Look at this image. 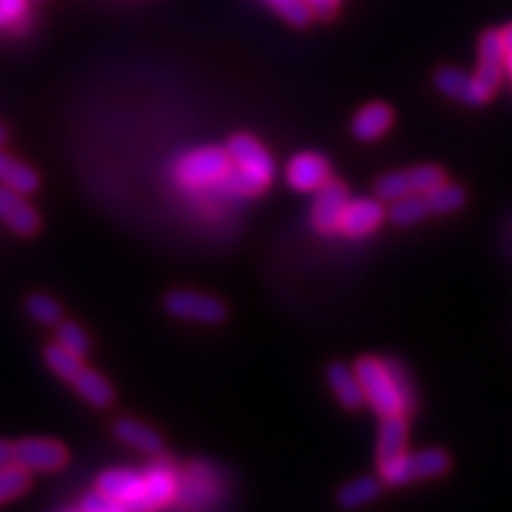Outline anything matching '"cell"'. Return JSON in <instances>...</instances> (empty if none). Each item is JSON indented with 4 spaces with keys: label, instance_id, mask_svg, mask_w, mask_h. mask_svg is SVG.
Returning a JSON list of instances; mask_svg holds the SVG:
<instances>
[{
    "label": "cell",
    "instance_id": "d6986e66",
    "mask_svg": "<svg viewBox=\"0 0 512 512\" xmlns=\"http://www.w3.org/2000/svg\"><path fill=\"white\" fill-rule=\"evenodd\" d=\"M72 387L81 394V399H86L95 408H107L114 401V389L112 384L105 380L100 373L83 366L72 382Z\"/></svg>",
    "mask_w": 512,
    "mask_h": 512
},
{
    "label": "cell",
    "instance_id": "cb8c5ba5",
    "mask_svg": "<svg viewBox=\"0 0 512 512\" xmlns=\"http://www.w3.org/2000/svg\"><path fill=\"white\" fill-rule=\"evenodd\" d=\"M43 358H46L48 368L53 370L57 377H62L64 382H72L76 373L83 368V358L76 356L74 351L64 349L60 342H53L50 347L43 351Z\"/></svg>",
    "mask_w": 512,
    "mask_h": 512
},
{
    "label": "cell",
    "instance_id": "7c38bea8",
    "mask_svg": "<svg viewBox=\"0 0 512 512\" xmlns=\"http://www.w3.org/2000/svg\"><path fill=\"white\" fill-rule=\"evenodd\" d=\"M384 219L382 202L370 200V197H361V200H349L344 207L342 223L339 230L349 238H366V235L375 233Z\"/></svg>",
    "mask_w": 512,
    "mask_h": 512
},
{
    "label": "cell",
    "instance_id": "8d00e7d4",
    "mask_svg": "<svg viewBox=\"0 0 512 512\" xmlns=\"http://www.w3.org/2000/svg\"><path fill=\"white\" fill-rule=\"evenodd\" d=\"M5 140H8V131H5V128L0 126V147H3Z\"/></svg>",
    "mask_w": 512,
    "mask_h": 512
},
{
    "label": "cell",
    "instance_id": "2e32d148",
    "mask_svg": "<svg viewBox=\"0 0 512 512\" xmlns=\"http://www.w3.org/2000/svg\"><path fill=\"white\" fill-rule=\"evenodd\" d=\"M114 434L126 446L136 448V451L145 453V456H159L164 451V441L159 437V432L133 418H119L114 422Z\"/></svg>",
    "mask_w": 512,
    "mask_h": 512
},
{
    "label": "cell",
    "instance_id": "f546056e",
    "mask_svg": "<svg viewBox=\"0 0 512 512\" xmlns=\"http://www.w3.org/2000/svg\"><path fill=\"white\" fill-rule=\"evenodd\" d=\"M408 171H411V176H413L415 192H427L446 181L444 169H439V166H434V164H422V166H415V169H408Z\"/></svg>",
    "mask_w": 512,
    "mask_h": 512
},
{
    "label": "cell",
    "instance_id": "7a4b0ae2",
    "mask_svg": "<svg viewBox=\"0 0 512 512\" xmlns=\"http://www.w3.org/2000/svg\"><path fill=\"white\" fill-rule=\"evenodd\" d=\"M354 370L363 387V394H366V403H370V408L380 418L406 415L411 411V396H408L406 387H403V382H399V375H396V370L389 363L375 356H366L358 358Z\"/></svg>",
    "mask_w": 512,
    "mask_h": 512
},
{
    "label": "cell",
    "instance_id": "74e56055",
    "mask_svg": "<svg viewBox=\"0 0 512 512\" xmlns=\"http://www.w3.org/2000/svg\"><path fill=\"white\" fill-rule=\"evenodd\" d=\"M34 3H41V0H34Z\"/></svg>",
    "mask_w": 512,
    "mask_h": 512
},
{
    "label": "cell",
    "instance_id": "484cf974",
    "mask_svg": "<svg viewBox=\"0 0 512 512\" xmlns=\"http://www.w3.org/2000/svg\"><path fill=\"white\" fill-rule=\"evenodd\" d=\"M24 309H27L29 316L41 325H57L62 320V306L55 297H50V294H29L27 302H24Z\"/></svg>",
    "mask_w": 512,
    "mask_h": 512
},
{
    "label": "cell",
    "instance_id": "d6a6232c",
    "mask_svg": "<svg viewBox=\"0 0 512 512\" xmlns=\"http://www.w3.org/2000/svg\"><path fill=\"white\" fill-rule=\"evenodd\" d=\"M306 5H309L316 19H332L337 15L342 0H306Z\"/></svg>",
    "mask_w": 512,
    "mask_h": 512
},
{
    "label": "cell",
    "instance_id": "4fadbf2b",
    "mask_svg": "<svg viewBox=\"0 0 512 512\" xmlns=\"http://www.w3.org/2000/svg\"><path fill=\"white\" fill-rule=\"evenodd\" d=\"M330 181L328 159L316 155V152H302L287 166V183L299 192H313L320 185Z\"/></svg>",
    "mask_w": 512,
    "mask_h": 512
},
{
    "label": "cell",
    "instance_id": "4316f807",
    "mask_svg": "<svg viewBox=\"0 0 512 512\" xmlns=\"http://www.w3.org/2000/svg\"><path fill=\"white\" fill-rule=\"evenodd\" d=\"M375 192L380 200H387V202H394V200H399V197L413 195L415 185H413L411 171H396V174L382 176L380 181L375 183Z\"/></svg>",
    "mask_w": 512,
    "mask_h": 512
},
{
    "label": "cell",
    "instance_id": "6da1fadb",
    "mask_svg": "<svg viewBox=\"0 0 512 512\" xmlns=\"http://www.w3.org/2000/svg\"><path fill=\"white\" fill-rule=\"evenodd\" d=\"M226 152L233 162V169L221 178V190L238 192V195H259L271 185L275 166L259 140L247 133H238L228 140Z\"/></svg>",
    "mask_w": 512,
    "mask_h": 512
},
{
    "label": "cell",
    "instance_id": "ffe728a7",
    "mask_svg": "<svg viewBox=\"0 0 512 512\" xmlns=\"http://www.w3.org/2000/svg\"><path fill=\"white\" fill-rule=\"evenodd\" d=\"M38 183H41V178H38V174L29 164L0 152V185L22 192V195H29V192L38 188Z\"/></svg>",
    "mask_w": 512,
    "mask_h": 512
},
{
    "label": "cell",
    "instance_id": "3957f363",
    "mask_svg": "<svg viewBox=\"0 0 512 512\" xmlns=\"http://www.w3.org/2000/svg\"><path fill=\"white\" fill-rule=\"evenodd\" d=\"M380 467V477L384 484H411L418 479L441 477L451 467V458L441 448H425L418 453H401L392 460L377 463Z\"/></svg>",
    "mask_w": 512,
    "mask_h": 512
},
{
    "label": "cell",
    "instance_id": "4dcf8cb0",
    "mask_svg": "<svg viewBox=\"0 0 512 512\" xmlns=\"http://www.w3.org/2000/svg\"><path fill=\"white\" fill-rule=\"evenodd\" d=\"M81 510H86V512H117V510H121V505L114 501V498L102 494L100 489H95V491H91V494L83 496Z\"/></svg>",
    "mask_w": 512,
    "mask_h": 512
},
{
    "label": "cell",
    "instance_id": "e575fe53",
    "mask_svg": "<svg viewBox=\"0 0 512 512\" xmlns=\"http://www.w3.org/2000/svg\"><path fill=\"white\" fill-rule=\"evenodd\" d=\"M501 38H503L505 53H508V50H512V24H508V27L501 29Z\"/></svg>",
    "mask_w": 512,
    "mask_h": 512
},
{
    "label": "cell",
    "instance_id": "52a82bcc",
    "mask_svg": "<svg viewBox=\"0 0 512 512\" xmlns=\"http://www.w3.org/2000/svg\"><path fill=\"white\" fill-rule=\"evenodd\" d=\"M15 448V463L29 472H55L67 465V448L50 439H22Z\"/></svg>",
    "mask_w": 512,
    "mask_h": 512
},
{
    "label": "cell",
    "instance_id": "8992f818",
    "mask_svg": "<svg viewBox=\"0 0 512 512\" xmlns=\"http://www.w3.org/2000/svg\"><path fill=\"white\" fill-rule=\"evenodd\" d=\"M347 202H349V190L342 181L330 178L328 183L320 185L316 190V202H313V211H311L313 226H316L318 233L323 235L337 233Z\"/></svg>",
    "mask_w": 512,
    "mask_h": 512
},
{
    "label": "cell",
    "instance_id": "e0dca14e",
    "mask_svg": "<svg viewBox=\"0 0 512 512\" xmlns=\"http://www.w3.org/2000/svg\"><path fill=\"white\" fill-rule=\"evenodd\" d=\"M328 382L337 396V401L344 408H349V411H356V408H361L366 403V394H363L356 370L342 366V363H332L328 368Z\"/></svg>",
    "mask_w": 512,
    "mask_h": 512
},
{
    "label": "cell",
    "instance_id": "d4e9b609",
    "mask_svg": "<svg viewBox=\"0 0 512 512\" xmlns=\"http://www.w3.org/2000/svg\"><path fill=\"white\" fill-rule=\"evenodd\" d=\"M29 484H31L29 470H24L22 465L10 463L0 467V505L12 501V498L22 496L24 491L29 489Z\"/></svg>",
    "mask_w": 512,
    "mask_h": 512
},
{
    "label": "cell",
    "instance_id": "30bf717a",
    "mask_svg": "<svg viewBox=\"0 0 512 512\" xmlns=\"http://www.w3.org/2000/svg\"><path fill=\"white\" fill-rule=\"evenodd\" d=\"M145 477L128 467H117V470H105L98 479V489L102 494L114 498L121 505V510H138L140 496H143Z\"/></svg>",
    "mask_w": 512,
    "mask_h": 512
},
{
    "label": "cell",
    "instance_id": "603a6c76",
    "mask_svg": "<svg viewBox=\"0 0 512 512\" xmlns=\"http://www.w3.org/2000/svg\"><path fill=\"white\" fill-rule=\"evenodd\" d=\"M425 195L427 207H430V214H451V211H458L465 204V192L460 185L441 183L437 188L422 192Z\"/></svg>",
    "mask_w": 512,
    "mask_h": 512
},
{
    "label": "cell",
    "instance_id": "5bb4252c",
    "mask_svg": "<svg viewBox=\"0 0 512 512\" xmlns=\"http://www.w3.org/2000/svg\"><path fill=\"white\" fill-rule=\"evenodd\" d=\"M392 124H394L392 107L384 105V102H370V105L363 107V110L354 117L351 133H354L356 140L373 143V140L382 138L384 133L392 128Z\"/></svg>",
    "mask_w": 512,
    "mask_h": 512
},
{
    "label": "cell",
    "instance_id": "44dd1931",
    "mask_svg": "<svg viewBox=\"0 0 512 512\" xmlns=\"http://www.w3.org/2000/svg\"><path fill=\"white\" fill-rule=\"evenodd\" d=\"M382 494V482L375 477H361L349 482L347 486L339 489L337 501L342 508H361V505L373 503L375 498H380Z\"/></svg>",
    "mask_w": 512,
    "mask_h": 512
},
{
    "label": "cell",
    "instance_id": "ba28073f",
    "mask_svg": "<svg viewBox=\"0 0 512 512\" xmlns=\"http://www.w3.org/2000/svg\"><path fill=\"white\" fill-rule=\"evenodd\" d=\"M434 83H437L441 93L448 95V98L463 102V105L477 107L494 98V91H489L477 76H470L453 67L439 69L437 76H434Z\"/></svg>",
    "mask_w": 512,
    "mask_h": 512
},
{
    "label": "cell",
    "instance_id": "ac0fdd59",
    "mask_svg": "<svg viewBox=\"0 0 512 512\" xmlns=\"http://www.w3.org/2000/svg\"><path fill=\"white\" fill-rule=\"evenodd\" d=\"M408 444V422L403 415H387L382 418L380 437H377V463L392 460L406 453Z\"/></svg>",
    "mask_w": 512,
    "mask_h": 512
},
{
    "label": "cell",
    "instance_id": "1f68e13d",
    "mask_svg": "<svg viewBox=\"0 0 512 512\" xmlns=\"http://www.w3.org/2000/svg\"><path fill=\"white\" fill-rule=\"evenodd\" d=\"M29 0H0V27L15 24L19 17L27 15Z\"/></svg>",
    "mask_w": 512,
    "mask_h": 512
},
{
    "label": "cell",
    "instance_id": "5b68a950",
    "mask_svg": "<svg viewBox=\"0 0 512 512\" xmlns=\"http://www.w3.org/2000/svg\"><path fill=\"white\" fill-rule=\"evenodd\" d=\"M164 309L171 316L183 320H195L204 325H219L226 320L228 309L219 297L195 292V290H174L164 297Z\"/></svg>",
    "mask_w": 512,
    "mask_h": 512
},
{
    "label": "cell",
    "instance_id": "9a60e30c",
    "mask_svg": "<svg viewBox=\"0 0 512 512\" xmlns=\"http://www.w3.org/2000/svg\"><path fill=\"white\" fill-rule=\"evenodd\" d=\"M143 482V496H140L138 510H155L164 508L166 503H171V498L176 496V477L174 472L166 470V467H152L145 472Z\"/></svg>",
    "mask_w": 512,
    "mask_h": 512
},
{
    "label": "cell",
    "instance_id": "83f0119b",
    "mask_svg": "<svg viewBox=\"0 0 512 512\" xmlns=\"http://www.w3.org/2000/svg\"><path fill=\"white\" fill-rule=\"evenodd\" d=\"M55 328H57V342H60L64 349L74 351V354L81 358L91 354V339H88L86 330H83L81 325L72 323V320H60Z\"/></svg>",
    "mask_w": 512,
    "mask_h": 512
},
{
    "label": "cell",
    "instance_id": "7402d4cb",
    "mask_svg": "<svg viewBox=\"0 0 512 512\" xmlns=\"http://www.w3.org/2000/svg\"><path fill=\"white\" fill-rule=\"evenodd\" d=\"M427 216H430V207H427L422 192L399 197V200L392 202V209H389V219H392L394 226H413V223L427 219Z\"/></svg>",
    "mask_w": 512,
    "mask_h": 512
},
{
    "label": "cell",
    "instance_id": "277c9868",
    "mask_svg": "<svg viewBox=\"0 0 512 512\" xmlns=\"http://www.w3.org/2000/svg\"><path fill=\"white\" fill-rule=\"evenodd\" d=\"M230 169H233V162L226 150L204 147V150L190 152L178 162L176 176L185 188H207V185H219Z\"/></svg>",
    "mask_w": 512,
    "mask_h": 512
},
{
    "label": "cell",
    "instance_id": "8fae6325",
    "mask_svg": "<svg viewBox=\"0 0 512 512\" xmlns=\"http://www.w3.org/2000/svg\"><path fill=\"white\" fill-rule=\"evenodd\" d=\"M505 72V46L501 31H484L482 38H479V67L475 76L484 83L489 91H498L503 81Z\"/></svg>",
    "mask_w": 512,
    "mask_h": 512
},
{
    "label": "cell",
    "instance_id": "f1b7e54d",
    "mask_svg": "<svg viewBox=\"0 0 512 512\" xmlns=\"http://www.w3.org/2000/svg\"><path fill=\"white\" fill-rule=\"evenodd\" d=\"M266 3L292 27L304 29L309 27L311 19H316L309 5H306V0H266Z\"/></svg>",
    "mask_w": 512,
    "mask_h": 512
},
{
    "label": "cell",
    "instance_id": "9c48e42d",
    "mask_svg": "<svg viewBox=\"0 0 512 512\" xmlns=\"http://www.w3.org/2000/svg\"><path fill=\"white\" fill-rule=\"evenodd\" d=\"M0 221L22 238H29L41 228V216L24 200L22 192L5 188V185H0Z\"/></svg>",
    "mask_w": 512,
    "mask_h": 512
},
{
    "label": "cell",
    "instance_id": "836d02e7",
    "mask_svg": "<svg viewBox=\"0 0 512 512\" xmlns=\"http://www.w3.org/2000/svg\"><path fill=\"white\" fill-rule=\"evenodd\" d=\"M15 463V448L8 441H0V467Z\"/></svg>",
    "mask_w": 512,
    "mask_h": 512
},
{
    "label": "cell",
    "instance_id": "d590c367",
    "mask_svg": "<svg viewBox=\"0 0 512 512\" xmlns=\"http://www.w3.org/2000/svg\"><path fill=\"white\" fill-rule=\"evenodd\" d=\"M505 72L512 76V50H508V53H505Z\"/></svg>",
    "mask_w": 512,
    "mask_h": 512
}]
</instances>
